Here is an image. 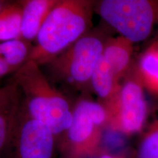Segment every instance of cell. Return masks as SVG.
Instances as JSON below:
<instances>
[{
    "label": "cell",
    "mask_w": 158,
    "mask_h": 158,
    "mask_svg": "<svg viewBox=\"0 0 158 158\" xmlns=\"http://www.w3.org/2000/svg\"><path fill=\"white\" fill-rule=\"evenodd\" d=\"M108 38L99 33H87L48 63L58 79L80 89L91 79Z\"/></svg>",
    "instance_id": "cell-6"
},
{
    "label": "cell",
    "mask_w": 158,
    "mask_h": 158,
    "mask_svg": "<svg viewBox=\"0 0 158 158\" xmlns=\"http://www.w3.org/2000/svg\"><path fill=\"white\" fill-rule=\"evenodd\" d=\"M98 158H124V157H121V156H117V155H114L109 153H106V152H102L98 154Z\"/></svg>",
    "instance_id": "cell-15"
},
{
    "label": "cell",
    "mask_w": 158,
    "mask_h": 158,
    "mask_svg": "<svg viewBox=\"0 0 158 158\" xmlns=\"http://www.w3.org/2000/svg\"><path fill=\"white\" fill-rule=\"evenodd\" d=\"M7 2H5V1H2V0H0V12L2 11V10L3 9V7H5L6 4H7Z\"/></svg>",
    "instance_id": "cell-16"
},
{
    "label": "cell",
    "mask_w": 158,
    "mask_h": 158,
    "mask_svg": "<svg viewBox=\"0 0 158 158\" xmlns=\"http://www.w3.org/2000/svg\"><path fill=\"white\" fill-rule=\"evenodd\" d=\"M94 10L133 44L158 32V0H102Z\"/></svg>",
    "instance_id": "cell-3"
},
{
    "label": "cell",
    "mask_w": 158,
    "mask_h": 158,
    "mask_svg": "<svg viewBox=\"0 0 158 158\" xmlns=\"http://www.w3.org/2000/svg\"><path fill=\"white\" fill-rule=\"evenodd\" d=\"M22 7L21 3L7 2L0 12V42L21 39Z\"/></svg>",
    "instance_id": "cell-14"
},
{
    "label": "cell",
    "mask_w": 158,
    "mask_h": 158,
    "mask_svg": "<svg viewBox=\"0 0 158 158\" xmlns=\"http://www.w3.org/2000/svg\"><path fill=\"white\" fill-rule=\"evenodd\" d=\"M59 0H26L22 7L21 39L27 42L36 40L40 29Z\"/></svg>",
    "instance_id": "cell-10"
},
{
    "label": "cell",
    "mask_w": 158,
    "mask_h": 158,
    "mask_svg": "<svg viewBox=\"0 0 158 158\" xmlns=\"http://www.w3.org/2000/svg\"><path fill=\"white\" fill-rule=\"evenodd\" d=\"M134 158H158V104L149 108Z\"/></svg>",
    "instance_id": "cell-13"
},
{
    "label": "cell",
    "mask_w": 158,
    "mask_h": 158,
    "mask_svg": "<svg viewBox=\"0 0 158 158\" xmlns=\"http://www.w3.org/2000/svg\"><path fill=\"white\" fill-rule=\"evenodd\" d=\"M10 81L19 86L22 102L31 117L51 130L55 137L62 136L73 121V109L60 91L50 84L40 66L27 61Z\"/></svg>",
    "instance_id": "cell-2"
},
{
    "label": "cell",
    "mask_w": 158,
    "mask_h": 158,
    "mask_svg": "<svg viewBox=\"0 0 158 158\" xmlns=\"http://www.w3.org/2000/svg\"><path fill=\"white\" fill-rule=\"evenodd\" d=\"M56 137L21 102L7 150L13 158H54Z\"/></svg>",
    "instance_id": "cell-8"
},
{
    "label": "cell",
    "mask_w": 158,
    "mask_h": 158,
    "mask_svg": "<svg viewBox=\"0 0 158 158\" xmlns=\"http://www.w3.org/2000/svg\"><path fill=\"white\" fill-rule=\"evenodd\" d=\"M94 3L89 0H59L40 29L27 61L39 66L48 64L87 34Z\"/></svg>",
    "instance_id": "cell-1"
},
{
    "label": "cell",
    "mask_w": 158,
    "mask_h": 158,
    "mask_svg": "<svg viewBox=\"0 0 158 158\" xmlns=\"http://www.w3.org/2000/svg\"><path fill=\"white\" fill-rule=\"evenodd\" d=\"M22 102V97L15 83L0 87V155L7 150L13 127Z\"/></svg>",
    "instance_id": "cell-9"
},
{
    "label": "cell",
    "mask_w": 158,
    "mask_h": 158,
    "mask_svg": "<svg viewBox=\"0 0 158 158\" xmlns=\"http://www.w3.org/2000/svg\"><path fill=\"white\" fill-rule=\"evenodd\" d=\"M135 64L144 87L158 95V40L143 51Z\"/></svg>",
    "instance_id": "cell-12"
},
{
    "label": "cell",
    "mask_w": 158,
    "mask_h": 158,
    "mask_svg": "<svg viewBox=\"0 0 158 158\" xmlns=\"http://www.w3.org/2000/svg\"><path fill=\"white\" fill-rule=\"evenodd\" d=\"M108 114L104 104L81 99L73 109V121L62 135L65 158H86L98 154L101 130L108 126Z\"/></svg>",
    "instance_id": "cell-5"
},
{
    "label": "cell",
    "mask_w": 158,
    "mask_h": 158,
    "mask_svg": "<svg viewBox=\"0 0 158 158\" xmlns=\"http://www.w3.org/2000/svg\"><path fill=\"white\" fill-rule=\"evenodd\" d=\"M144 90L136 64H132L117 93L104 103L108 114V126L126 135L141 133L149 110Z\"/></svg>",
    "instance_id": "cell-4"
},
{
    "label": "cell",
    "mask_w": 158,
    "mask_h": 158,
    "mask_svg": "<svg viewBox=\"0 0 158 158\" xmlns=\"http://www.w3.org/2000/svg\"><path fill=\"white\" fill-rule=\"evenodd\" d=\"M31 48L23 39L0 43V78L19 70L28 60Z\"/></svg>",
    "instance_id": "cell-11"
},
{
    "label": "cell",
    "mask_w": 158,
    "mask_h": 158,
    "mask_svg": "<svg viewBox=\"0 0 158 158\" xmlns=\"http://www.w3.org/2000/svg\"><path fill=\"white\" fill-rule=\"evenodd\" d=\"M133 43L122 36L110 37L94 69L91 85L105 102L115 96L132 63Z\"/></svg>",
    "instance_id": "cell-7"
}]
</instances>
